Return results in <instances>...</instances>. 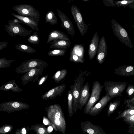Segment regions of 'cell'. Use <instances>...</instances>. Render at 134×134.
Returning <instances> with one entry per match:
<instances>
[{
  "label": "cell",
  "mask_w": 134,
  "mask_h": 134,
  "mask_svg": "<svg viewBox=\"0 0 134 134\" xmlns=\"http://www.w3.org/2000/svg\"><path fill=\"white\" fill-rule=\"evenodd\" d=\"M20 21L17 18L9 20L5 26V30L8 34L12 37L16 36H27L30 35L32 31L28 30L20 24Z\"/></svg>",
  "instance_id": "cell-1"
},
{
  "label": "cell",
  "mask_w": 134,
  "mask_h": 134,
  "mask_svg": "<svg viewBox=\"0 0 134 134\" xmlns=\"http://www.w3.org/2000/svg\"><path fill=\"white\" fill-rule=\"evenodd\" d=\"M128 84L127 82H125L105 81L104 85V90L106 94L112 98L117 96L121 97Z\"/></svg>",
  "instance_id": "cell-2"
},
{
  "label": "cell",
  "mask_w": 134,
  "mask_h": 134,
  "mask_svg": "<svg viewBox=\"0 0 134 134\" xmlns=\"http://www.w3.org/2000/svg\"><path fill=\"white\" fill-rule=\"evenodd\" d=\"M102 89V87L99 82L96 81L93 82L91 94L84 107V114L88 115L94 104L100 98Z\"/></svg>",
  "instance_id": "cell-3"
},
{
  "label": "cell",
  "mask_w": 134,
  "mask_h": 134,
  "mask_svg": "<svg viewBox=\"0 0 134 134\" xmlns=\"http://www.w3.org/2000/svg\"><path fill=\"white\" fill-rule=\"evenodd\" d=\"M12 9L18 14L30 17L40 20V15L38 10L32 5L28 4H18L14 6Z\"/></svg>",
  "instance_id": "cell-4"
},
{
  "label": "cell",
  "mask_w": 134,
  "mask_h": 134,
  "mask_svg": "<svg viewBox=\"0 0 134 134\" xmlns=\"http://www.w3.org/2000/svg\"><path fill=\"white\" fill-rule=\"evenodd\" d=\"M48 63L44 61L38 59H31L24 61L16 69L18 73L23 74L28 72L35 68H46Z\"/></svg>",
  "instance_id": "cell-5"
},
{
  "label": "cell",
  "mask_w": 134,
  "mask_h": 134,
  "mask_svg": "<svg viewBox=\"0 0 134 134\" xmlns=\"http://www.w3.org/2000/svg\"><path fill=\"white\" fill-rule=\"evenodd\" d=\"M85 79L80 74L75 79L73 85H71L73 96L72 110L74 113H75L77 109V102L81 88L83 85Z\"/></svg>",
  "instance_id": "cell-6"
},
{
  "label": "cell",
  "mask_w": 134,
  "mask_h": 134,
  "mask_svg": "<svg viewBox=\"0 0 134 134\" xmlns=\"http://www.w3.org/2000/svg\"><path fill=\"white\" fill-rule=\"evenodd\" d=\"M71 10L78 29L83 37L87 32L88 26L84 22L81 13L77 6L72 5L71 7Z\"/></svg>",
  "instance_id": "cell-7"
},
{
  "label": "cell",
  "mask_w": 134,
  "mask_h": 134,
  "mask_svg": "<svg viewBox=\"0 0 134 134\" xmlns=\"http://www.w3.org/2000/svg\"><path fill=\"white\" fill-rule=\"evenodd\" d=\"M55 113L54 122L58 129L63 134H65L66 125L65 119L60 107L58 105L54 106Z\"/></svg>",
  "instance_id": "cell-8"
},
{
  "label": "cell",
  "mask_w": 134,
  "mask_h": 134,
  "mask_svg": "<svg viewBox=\"0 0 134 134\" xmlns=\"http://www.w3.org/2000/svg\"><path fill=\"white\" fill-rule=\"evenodd\" d=\"M90 85L88 82L82 86L78 100L77 108L79 109H81L88 101L90 97Z\"/></svg>",
  "instance_id": "cell-9"
},
{
  "label": "cell",
  "mask_w": 134,
  "mask_h": 134,
  "mask_svg": "<svg viewBox=\"0 0 134 134\" xmlns=\"http://www.w3.org/2000/svg\"><path fill=\"white\" fill-rule=\"evenodd\" d=\"M80 127L81 130L84 133L88 134H105L100 126L93 124L89 121L81 122Z\"/></svg>",
  "instance_id": "cell-10"
},
{
  "label": "cell",
  "mask_w": 134,
  "mask_h": 134,
  "mask_svg": "<svg viewBox=\"0 0 134 134\" xmlns=\"http://www.w3.org/2000/svg\"><path fill=\"white\" fill-rule=\"evenodd\" d=\"M57 11L61 20V26L73 37L75 35V33L72 23L68 17L60 10L57 9Z\"/></svg>",
  "instance_id": "cell-11"
},
{
  "label": "cell",
  "mask_w": 134,
  "mask_h": 134,
  "mask_svg": "<svg viewBox=\"0 0 134 134\" xmlns=\"http://www.w3.org/2000/svg\"><path fill=\"white\" fill-rule=\"evenodd\" d=\"M44 69V68L35 67L27 72L21 77L23 85H25L30 81H33L34 82L35 80L36 81V79H38L39 75H42Z\"/></svg>",
  "instance_id": "cell-12"
},
{
  "label": "cell",
  "mask_w": 134,
  "mask_h": 134,
  "mask_svg": "<svg viewBox=\"0 0 134 134\" xmlns=\"http://www.w3.org/2000/svg\"><path fill=\"white\" fill-rule=\"evenodd\" d=\"M13 16L19 20L21 23L25 24L28 26L31 29L36 31H38L40 30L38 28L39 20L34 19L30 17L24 16L15 13L11 14Z\"/></svg>",
  "instance_id": "cell-13"
},
{
  "label": "cell",
  "mask_w": 134,
  "mask_h": 134,
  "mask_svg": "<svg viewBox=\"0 0 134 134\" xmlns=\"http://www.w3.org/2000/svg\"><path fill=\"white\" fill-rule=\"evenodd\" d=\"M113 98L106 94L93 106L88 115L92 116L98 115L104 107Z\"/></svg>",
  "instance_id": "cell-14"
},
{
  "label": "cell",
  "mask_w": 134,
  "mask_h": 134,
  "mask_svg": "<svg viewBox=\"0 0 134 134\" xmlns=\"http://www.w3.org/2000/svg\"><path fill=\"white\" fill-rule=\"evenodd\" d=\"M99 40L98 34L97 31L94 34L89 46L88 54L90 60L94 58L97 52Z\"/></svg>",
  "instance_id": "cell-15"
},
{
  "label": "cell",
  "mask_w": 134,
  "mask_h": 134,
  "mask_svg": "<svg viewBox=\"0 0 134 134\" xmlns=\"http://www.w3.org/2000/svg\"><path fill=\"white\" fill-rule=\"evenodd\" d=\"M104 38L102 37L100 39L96 57L97 61L100 64L104 62L106 55V45Z\"/></svg>",
  "instance_id": "cell-16"
},
{
  "label": "cell",
  "mask_w": 134,
  "mask_h": 134,
  "mask_svg": "<svg viewBox=\"0 0 134 134\" xmlns=\"http://www.w3.org/2000/svg\"><path fill=\"white\" fill-rule=\"evenodd\" d=\"M66 87L65 84H62L55 87L43 95L41 98L44 99L47 98L53 99L58 96L61 95Z\"/></svg>",
  "instance_id": "cell-17"
},
{
  "label": "cell",
  "mask_w": 134,
  "mask_h": 134,
  "mask_svg": "<svg viewBox=\"0 0 134 134\" xmlns=\"http://www.w3.org/2000/svg\"><path fill=\"white\" fill-rule=\"evenodd\" d=\"M114 73L122 76H129L134 75V66L124 65L119 66L115 69Z\"/></svg>",
  "instance_id": "cell-18"
},
{
  "label": "cell",
  "mask_w": 134,
  "mask_h": 134,
  "mask_svg": "<svg viewBox=\"0 0 134 134\" xmlns=\"http://www.w3.org/2000/svg\"><path fill=\"white\" fill-rule=\"evenodd\" d=\"M50 48L55 49H67L71 46V43L70 41L60 39H55L50 43Z\"/></svg>",
  "instance_id": "cell-19"
},
{
  "label": "cell",
  "mask_w": 134,
  "mask_h": 134,
  "mask_svg": "<svg viewBox=\"0 0 134 134\" xmlns=\"http://www.w3.org/2000/svg\"><path fill=\"white\" fill-rule=\"evenodd\" d=\"M56 39H64L70 41L67 35L64 32L58 30H53L48 34L47 43H50L53 40Z\"/></svg>",
  "instance_id": "cell-20"
},
{
  "label": "cell",
  "mask_w": 134,
  "mask_h": 134,
  "mask_svg": "<svg viewBox=\"0 0 134 134\" xmlns=\"http://www.w3.org/2000/svg\"><path fill=\"white\" fill-rule=\"evenodd\" d=\"M70 53L74 54L84 60V49L83 44H75L71 50Z\"/></svg>",
  "instance_id": "cell-21"
},
{
  "label": "cell",
  "mask_w": 134,
  "mask_h": 134,
  "mask_svg": "<svg viewBox=\"0 0 134 134\" xmlns=\"http://www.w3.org/2000/svg\"><path fill=\"white\" fill-rule=\"evenodd\" d=\"M18 50L24 53H35L36 50L34 48L29 45L22 44H18L15 46Z\"/></svg>",
  "instance_id": "cell-22"
},
{
  "label": "cell",
  "mask_w": 134,
  "mask_h": 134,
  "mask_svg": "<svg viewBox=\"0 0 134 134\" xmlns=\"http://www.w3.org/2000/svg\"><path fill=\"white\" fill-rule=\"evenodd\" d=\"M45 21L46 23H49L50 25H54L58 23L57 18L52 11H49L46 14Z\"/></svg>",
  "instance_id": "cell-23"
},
{
  "label": "cell",
  "mask_w": 134,
  "mask_h": 134,
  "mask_svg": "<svg viewBox=\"0 0 134 134\" xmlns=\"http://www.w3.org/2000/svg\"><path fill=\"white\" fill-rule=\"evenodd\" d=\"M67 96L68 114L69 117L71 118L73 115L74 112L72 108L73 96L71 89L68 91Z\"/></svg>",
  "instance_id": "cell-24"
},
{
  "label": "cell",
  "mask_w": 134,
  "mask_h": 134,
  "mask_svg": "<svg viewBox=\"0 0 134 134\" xmlns=\"http://www.w3.org/2000/svg\"><path fill=\"white\" fill-rule=\"evenodd\" d=\"M68 73L66 69H62L58 71L53 76L52 78L57 83L64 79Z\"/></svg>",
  "instance_id": "cell-25"
},
{
  "label": "cell",
  "mask_w": 134,
  "mask_h": 134,
  "mask_svg": "<svg viewBox=\"0 0 134 134\" xmlns=\"http://www.w3.org/2000/svg\"><path fill=\"white\" fill-rule=\"evenodd\" d=\"M16 85L15 82L14 81H10L7 83L3 85L1 87L0 90H8L11 89L13 91H18L17 89L20 91H22L21 89L19 88L18 86L15 87L14 85Z\"/></svg>",
  "instance_id": "cell-26"
},
{
  "label": "cell",
  "mask_w": 134,
  "mask_h": 134,
  "mask_svg": "<svg viewBox=\"0 0 134 134\" xmlns=\"http://www.w3.org/2000/svg\"><path fill=\"white\" fill-rule=\"evenodd\" d=\"M67 49H55L49 51L47 53L48 55L51 56H64L65 54Z\"/></svg>",
  "instance_id": "cell-27"
},
{
  "label": "cell",
  "mask_w": 134,
  "mask_h": 134,
  "mask_svg": "<svg viewBox=\"0 0 134 134\" xmlns=\"http://www.w3.org/2000/svg\"><path fill=\"white\" fill-rule=\"evenodd\" d=\"M27 41L31 44H39L40 39L37 34V31L34 32L33 34L27 38Z\"/></svg>",
  "instance_id": "cell-28"
},
{
  "label": "cell",
  "mask_w": 134,
  "mask_h": 134,
  "mask_svg": "<svg viewBox=\"0 0 134 134\" xmlns=\"http://www.w3.org/2000/svg\"><path fill=\"white\" fill-rule=\"evenodd\" d=\"M121 100L120 99L115 100L113 102H111L109 105L108 111V114H109L113 112L117 107L120 103Z\"/></svg>",
  "instance_id": "cell-29"
},
{
  "label": "cell",
  "mask_w": 134,
  "mask_h": 134,
  "mask_svg": "<svg viewBox=\"0 0 134 134\" xmlns=\"http://www.w3.org/2000/svg\"><path fill=\"white\" fill-rule=\"evenodd\" d=\"M126 92L129 99L133 97L134 96V85H128L127 86Z\"/></svg>",
  "instance_id": "cell-30"
},
{
  "label": "cell",
  "mask_w": 134,
  "mask_h": 134,
  "mask_svg": "<svg viewBox=\"0 0 134 134\" xmlns=\"http://www.w3.org/2000/svg\"><path fill=\"white\" fill-rule=\"evenodd\" d=\"M69 60L70 61L75 63H83L85 60L80 58L75 54L70 53L69 57Z\"/></svg>",
  "instance_id": "cell-31"
},
{
  "label": "cell",
  "mask_w": 134,
  "mask_h": 134,
  "mask_svg": "<svg viewBox=\"0 0 134 134\" xmlns=\"http://www.w3.org/2000/svg\"><path fill=\"white\" fill-rule=\"evenodd\" d=\"M15 60H7L5 58H1L0 59V65H2V66L3 65H4V66H5V65H9L12 62L14 61Z\"/></svg>",
  "instance_id": "cell-32"
},
{
  "label": "cell",
  "mask_w": 134,
  "mask_h": 134,
  "mask_svg": "<svg viewBox=\"0 0 134 134\" xmlns=\"http://www.w3.org/2000/svg\"><path fill=\"white\" fill-rule=\"evenodd\" d=\"M8 43L4 42H0V50L2 51L6 47H7Z\"/></svg>",
  "instance_id": "cell-33"
},
{
  "label": "cell",
  "mask_w": 134,
  "mask_h": 134,
  "mask_svg": "<svg viewBox=\"0 0 134 134\" xmlns=\"http://www.w3.org/2000/svg\"><path fill=\"white\" fill-rule=\"evenodd\" d=\"M120 32L121 36L124 37H126L127 35L126 32L124 29H121L120 30Z\"/></svg>",
  "instance_id": "cell-34"
},
{
  "label": "cell",
  "mask_w": 134,
  "mask_h": 134,
  "mask_svg": "<svg viewBox=\"0 0 134 134\" xmlns=\"http://www.w3.org/2000/svg\"><path fill=\"white\" fill-rule=\"evenodd\" d=\"M126 100V102L128 103H134V96L133 97L130 99H129Z\"/></svg>",
  "instance_id": "cell-35"
},
{
  "label": "cell",
  "mask_w": 134,
  "mask_h": 134,
  "mask_svg": "<svg viewBox=\"0 0 134 134\" xmlns=\"http://www.w3.org/2000/svg\"><path fill=\"white\" fill-rule=\"evenodd\" d=\"M38 132L40 134H43L45 132V130L43 128H40L39 129Z\"/></svg>",
  "instance_id": "cell-36"
},
{
  "label": "cell",
  "mask_w": 134,
  "mask_h": 134,
  "mask_svg": "<svg viewBox=\"0 0 134 134\" xmlns=\"http://www.w3.org/2000/svg\"><path fill=\"white\" fill-rule=\"evenodd\" d=\"M45 77H46V76ZM45 77H43L41 79L39 82V85H41L44 81L46 78Z\"/></svg>",
  "instance_id": "cell-37"
},
{
  "label": "cell",
  "mask_w": 134,
  "mask_h": 134,
  "mask_svg": "<svg viewBox=\"0 0 134 134\" xmlns=\"http://www.w3.org/2000/svg\"><path fill=\"white\" fill-rule=\"evenodd\" d=\"M43 123L45 125H47L48 124V120L45 119H44L43 120Z\"/></svg>",
  "instance_id": "cell-38"
},
{
  "label": "cell",
  "mask_w": 134,
  "mask_h": 134,
  "mask_svg": "<svg viewBox=\"0 0 134 134\" xmlns=\"http://www.w3.org/2000/svg\"><path fill=\"white\" fill-rule=\"evenodd\" d=\"M10 130V128L9 127L7 126L5 127L4 129V131L5 132H8Z\"/></svg>",
  "instance_id": "cell-39"
},
{
  "label": "cell",
  "mask_w": 134,
  "mask_h": 134,
  "mask_svg": "<svg viewBox=\"0 0 134 134\" xmlns=\"http://www.w3.org/2000/svg\"><path fill=\"white\" fill-rule=\"evenodd\" d=\"M48 130L50 132H51L53 131V128L51 126H49L48 127Z\"/></svg>",
  "instance_id": "cell-40"
},
{
  "label": "cell",
  "mask_w": 134,
  "mask_h": 134,
  "mask_svg": "<svg viewBox=\"0 0 134 134\" xmlns=\"http://www.w3.org/2000/svg\"><path fill=\"white\" fill-rule=\"evenodd\" d=\"M22 133L23 134H26V131L25 128H23L22 129Z\"/></svg>",
  "instance_id": "cell-41"
},
{
  "label": "cell",
  "mask_w": 134,
  "mask_h": 134,
  "mask_svg": "<svg viewBox=\"0 0 134 134\" xmlns=\"http://www.w3.org/2000/svg\"><path fill=\"white\" fill-rule=\"evenodd\" d=\"M129 113L131 115H133L134 114V110H132L130 111Z\"/></svg>",
  "instance_id": "cell-42"
},
{
  "label": "cell",
  "mask_w": 134,
  "mask_h": 134,
  "mask_svg": "<svg viewBox=\"0 0 134 134\" xmlns=\"http://www.w3.org/2000/svg\"><path fill=\"white\" fill-rule=\"evenodd\" d=\"M130 120L132 121H134V115L131 116L130 117Z\"/></svg>",
  "instance_id": "cell-43"
},
{
  "label": "cell",
  "mask_w": 134,
  "mask_h": 134,
  "mask_svg": "<svg viewBox=\"0 0 134 134\" xmlns=\"http://www.w3.org/2000/svg\"><path fill=\"white\" fill-rule=\"evenodd\" d=\"M127 3V2L126 1H123L121 2V3L123 4H126Z\"/></svg>",
  "instance_id": "cell-44"
},
{
  "label": "cell",
  "mask_w": 134,
  "mask_h": 134,
  "mask_svg": "<svg viewBox=\"0 0 134 134\" xmlns=\"http://www.w3.org/2000/svg\"><path fill=\"white\" fill-rule=\"evenodd\" d=\"M82 1L84 2H87L89 0H82Z\"/></svg>",
  "instance_id": "cell-45"
}]
</instances>
